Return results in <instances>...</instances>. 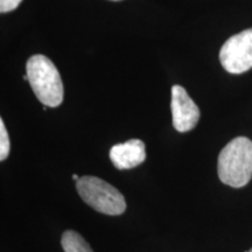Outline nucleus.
<instances>
[{"mask_svg":"<svg viewBox=\"0 0 252 252\" xmlns=\"http://www.w3.org/2000/svg\"><path fill=\"white\" fill-rule=\"evenodd\" d=\"M220 180L232 188H242L252 178V141L237 137L220 151L217 161Z\"/></svg>","mask_w":252,"mask_h":252,"instance_id":"nucleus-1","label":"nucleus"},{"mask_svg":"<svg viewBox=\"0 0 252 252\" xmlns=\"http://www.w3.org/2000/svg\"><path fill=\"white\" fill-rule=\"evenodd\" d=\"M26 75L36 98L45 106L56 108L63 102V83L55 64L45 55L27 61Z\"/></svg>","mask_w":252,"mask_h":252,"instance_id":"nucleus-2","label":"nucleus"},{"mask_svg":"<svg viewBox=\"0 0 252 252\" xmlns=\"http://www.w3.org/2000/svg\"><path fill=\"white\" fill-rule=\"evenodd\" d=\"M76 189L82 200L96 212L117 216L126 210L123 194L102 179L96 176H82L76 181Z\"/></svg>","mask_w":252,"mask_h":252,"instance_id":"nucleus-3","label":"nucleus"},{"mask_svg":"<svg viewBox=\"0 0 252 252\" xmlns=\"http://www.w3.org/2000/svg\"><path fill=\"white\" fill-rule=\"evenodd\" d=\"M222 67L230 74H243L252 68V28L235 34L220 50Z\"/></svg>","mask_w":252,"mask_h":252,"instance_id":"nucleus-4","label":"nucleus"},{"mask_svg":"<svg viewBox=\"0 0 252 252\" xmlns=\"http://www.w3.org/2000/svg\"><path fill=\"white\" fill-rule=\"evenodd\" d=\"M172 117L173 126L179 132H188L196 126L200 119V109L189 97L184 87L172 88Z\"/></svg>","mask_w":252,"mask_h":252,"instance_id":"nucleus-5","label":"nucleus"},{"mask_svg":"<svg viewBox=\"0 0 252 252\" xmlns=\"http://www.w3.org/2000/svg\"><path fill=\"white\" fill-rule=\"evenodd\" d=\"M110 159L118 169H131L141 165L146 159L145 144L139 139H131L117 144L110 150Z\"/></svg>","mask_w":252,"mask_h":252,"instance_id":"nucleus-6","label":"nucleus"},{"mask_svg":"<svg viewBox=\"0 0 252 252\" xmlns=\"http://www.w3.org/2000/svg\"><path fill=\"white\" fill-rule=\"evenodd\" d=\"M61 244L64 252H94L86 239L74 230L64 231L61 238Z\"/></svg>","mask_w":252,"mask_h":252,"instance_id":"nucleus-7","label":"nucleus"},{"mask_svg":"<svg viewBox=\"0 0 252 252\" xmlns=\"http://www.w3.org/2000/svg\"><path fill=\"white\" fill-rule=\"evenodd\" d=\"M9 150H11V144H9V137L6 130L4 121L0 119V160L4 161L8 157Z\"/></svg>","mask_w":252,"mask_h":252,"instance_id":"nucleus-8","label":"nucleus"},{"mask_svg":"<svg viewBox=\"0 0 252 252\" xmlns=\"http://www.w3.org/2000/svg\"><path fill=\"white\" fill-rule=\"evenodd\" d=\"M23 0H0V12L7 13V12L14 11Z\"/></svg>","mask_w":252,"mask_h":252,"instance_id":"nucleus-9","label":"nucleus"},{"mask_svg":"<svg viewBox=\"0 0 252 252\" xmlns=\"http://www.w3.org/2000/svg\"><path fill=\"white\" fill-rule=\"evenodd\" d=\"M72 179H74L75 181H78V179H80V178H78V176H77L76 174H74V175H72Z\"/></svg>","mask_w":252,"mask_h":252,"instance_id":"nucleus-10","label":"nucleus"},{"mask_svg":"<svg viewBox=\"0 0 252 252\" xmlns=\"http://www.w3.org/2000/svg\"><path fill=\"white\" fill-rule=\"evenodd\" d=\"M111 1H121V0H111Z\"/></svg>","mask_w":252,"mask_h":252,"instance_id":"nucleus-11","label":"nucleus"},{"mask_svg":"<svg viewBox=\"0 0 252 252\" xmlns=\"http://www.w3.org/2000/svg\"><path fill=\"white\" fill-rule=\"evenodd\" d=\"M247 252H252V249H251V250H250V251H247Z\"/></svg>","mask_w":252,"mask_h":252,"instance_id":"nucleus-12","label":"nucleus"}]
</instances>
